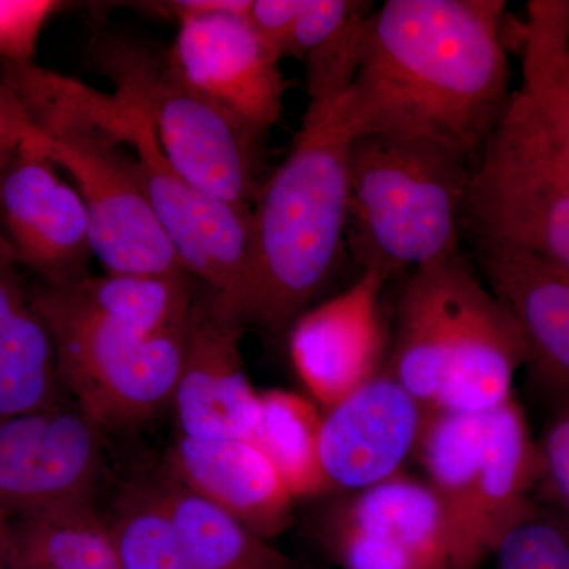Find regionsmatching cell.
<instances>
[{
	"instance_id": "cell-10",
	"label": "cell",
	"mask_w": 569,
	"mask_h": 569,
	"mask_svg": "<svg viewBox=\"0 0 569 569\" xmlns=\"http://www.w3.org/2000/svg\"><path fill=\"white\" fill-rule=\"evenodd\" d=\"M104 432L70 396L0 421V518L93 500Z\"/></svg>"
},
{
	"instance_id": "cell-34",
	"label": "cell",
	"mask_w": 569,
	"mask_h": 569,
	"mask_svg": "<svg viewBox=\"0 0 569 569\" xmlns=\"http://www.w3.org/2000/svg\"><path fill=\"white\" fill-rule=\"evenodd\" d=\"M0 569H10L9 520L0 518Z\"/></svg>"
},
{
	"instance_id": "cell-14",
	"label": "cell",
	"mask_w": 569,
	"mask_h": 569,
	"mask_svg": "<svg viewBox=\"0 0 569 569\" xmlns=\"http://www.w3.org/2000/svg\"><path fill=\"white\" fill-rule=\"evenodd\" d=\"M467 257L518 326L531 381L569 396V272L533 250L463 234Z\"/></svg>"
},
{
	"instance_id": "cell-7",
	"label": "cell",
	"mask_w": 569,
	"mask_h": 569,
	"mask_svg": "<svg viewBox=\"0 0 569 569\" xmlns=\"http://www.w3.org/2000/svg\"><path fill=\"white\" fill-rule=\"evenodd\" d=\"M62 84L82 114L133 152L157 219L187 272L222 296L242 318L250 212L209 197L178 173L164 156L148 112L132 96L100 92L69 77H62Z\"/></svg>"
},
{
	"instance_id": "cell-33",
	"label": "cell",
	"mask_w": 569,
	"mask_h": 569,
	"mask_svg": "<svg viewBox=\"0 0 569 569\" xmlns=\"http://www.w3.org/2000/svg\"><path fill=\"white\" fill-rule=\"evenodd\" d=\"M36 132L20 97L0 78V149H17Z\"/></svg>"
},
{
	"instance_id": "cell-19",
	"label": "cell",
	"mask_w": 569,
	"mask_h": 569,
	"mask_svg": "<svg viewBox=\"0 0 569 569\" xmlns=\"http://www.w3.org/2000/svg\"><path fill=\"white\" fill-rule=\"evenodd\" d=\"M67 396L31 282L0 233V421Z\"/></svg>"
},
{
	"instance_id": "cell-3",
	"label": "cell",
	"mask_w": 569,
	"mask_h": 569,
	"mask_svg": "<svg viewBox=\"0 0 569 569\" xmlns=\"http://www.w3.org/2000/svg\"><path fill=\"white\" fill-rule=\"evenodd\" d=\"M477 163L445 142L355 134L348 152L347 250L391 280L463 250Z\"/></svg>"
},
{
	"instance_id": "cell-6",
	"label": "cell",
	"mask_w": 569,
	"mask_h": 569,
	"mask_svg": "<svg viewBox=\"0 0 569 569\" xmlns=\"http://www.w3.org/2000/svg\"><path fill=\"white\" fill-rule=\"evenodd\" d=\"M31 290L51 332L63 389L104 430L141 425L171 406L187 323L142 335L86 312L61 287L31 282Z\"/></svg>"
},
{
	"instance_id": "cell-21",
	"label": "cell",
	"mask_w": 569,
	"mask_h": 569,
	"mask_svg": "<svg viewBox=\"0 0 569 569\" xmlns=\"http://www.w3.org/2000/svg\"><path fill=\"white\" fill-rule=\"evenodd\" d=\"M331 507L359 529L413 553L430 569H451L447 520L426 481L400 471L372 488L347 493Z\"/></svg>"
},
{
	"instance_id": "cell-27",
	"label": "cell",
	"mask_w": 569,
	"mask_h": 569,
	"mask_svg": "<svg viewBox=\"0 0 569 569\" xmlns=\"http://www.w3.org/2000/svg\"><path fill=\"white\" fill-rule=\"evenodd\" d=\"M372 6V2H367L302 59L306 63L307 107L336 102L350 91L361 61L362 36Z\"/></svg>"
},
{
	"instance_id": "cell-15",
	"label": "cell",
	"mask_w": 569,
	"mask_h": 569,
	"mask_svg": "<svg viewBox=\"0 0 569 569\" xmlns=\"http://www.w3.org/2000/svg\"><path fill=\"white\" fill-rule=\"evenodd\" d=\"M388 280L361 271L347 290L307 309L288 331L299 380L321 411L381 372L387 329L380 299Z\"/></svg>"
},
{
	"instance_id": "cell-25",
	"label": "cell",
	"mask_w": 569,
	"mask_h": 569,
	"mask_svg": "<svg viewBox=\"0 0 569 569\" xmlns=\"http://www.w3.org/2000/svg\"><path fill=\"white\" fill-rule=\"evenodd\" d=\"M323 411L313 400L283 391L260 392V417L252 440L279 471L296 498L332 492L321 462Z\"/></svg>"
},
{
	"instance_id": "cell-24",
	"label": "cell",
	"mask_w": 569,
	"mask_h": 569,
	"mask_svg": "<svg viewBox=\"0 0 569 569\" xmlns=\"http://www.w3.org/2000/svg\"><path fill=\"white\" fill-rule=\"evenodd\" d=\"M153 481L193 569H293L269 539L163 470Z\"/></svg>"
},
{
	"instance_id": "cell-28",
	"label": "cell",
	"mask_w": 569,
	"mask_h": 569,
	"mask_svg": "<svg viewBox=\"0 0 569 569\" xmlns=\"http://www.w3.org/2000/svg\"><path fill=\"white\" fill-rule=\"evenodd\" d=\"M493 557L498 569H569V519L538 503L505 535Z\"/></svg>"
},
{
	"instance_id": "cell-9",
	"label": "cell",
	"mask_w": 569,
	"mask_h": 569,
	"mask_svg": "<svg viewBox=\"0 0 569 569\" xmlns=\"http://www.w3.org/2000/svg\"><path fill=\"white\" fill-rule=\"evenodd\" d=\"M433 358L441 372L433 410L460 413L503 406L527 365L518 326L463 250L440 263Z\"/></svg>"
},
{
	"instance_id": "cell-29",
	"label": "cell",
	"mask_w": 569,
	"mask_h": 569,
	"mask_svg": "<svg viewBox=\"0 0 569 569\" xmlns=\"http://www.w3.org/2000/svg\"><path fill=\"white\" fill-rule=\"evenodd\" d=\"M537 441L539 503L569 519V396L556 400Z\"/></svg>"
},
{
	"instance_id": "cell-30",
	"label": "cell",
	"mask_w": 569,
	"mask_h": 569,
	"mask_svg": "<svg viewBox=\"0 0 569 569\" xmlns=\"http://www.w3.org/2000/svg\"><path fill=\"white\" fill-rule=\"evenodd\" d=\"M63 7L56 0H0V62L36 63L41 31Z\"/></svg>"
},
{
	"instance_id": "cell-32",
	"label": "cell",
	"mask_w": 569,
	"mask_h": 569,
	"mask_svg": "<svg viewBox=\"0 0 569 569\" xmlns=\"http://www.w3.org/2000/svg\"><path fill=\"white\" fill-rule=\"evenodd\" d=\"M306 3L307 0H250L247 20L277 56L284 59Z\"/></svg>"
},
{
	"instance_id": "cell-17",
	"label": "cell",
	"mask_w": 569,
	"mask_h": 569,
	"mask_svg": "<svg viewBox=\"0 0 569 569\" xmlns=\"http://www.w3.org/2000/svg\"><path fill=\"white\" fill-rule=\"evenodd\" d=\"M163 471L269 541L290 527L295 498L252 438L181 437Z\"/></svg>"
},
{
	"instance_id": "cell-11",
	"label": "cell",
	"mask_w": 569,
	"mask_h": 569,
	"mask_svg": "<svg viewBox=\"0 0 569 569\" xmlns=\"http://www.w3.org/2000/svg\"><path fill=\"white\" fill-rule=\"evenodd\" d=\"M56 168L37 132L18 146L0 178V233L33 282L77 283L91 276V227L80 193Z\"/></svg>"
},
{
	"instance_id": "cell-12",
	"label": "cell",
	"mask_w": 569,
	"mask_h": 569,
	"mask_svg": "<svg viewBox=\"0 0 569 569\" xmlns=\"http://www.w3.org/2000/svg\"><path fill=\"white\" fill-rule=\"evenodd\" d=\"M168 48L186 81L263 141L282 118V59L247 20V14L206 13L178 18Z\"/></svg>"
},
{
	"instance_id": "cell-18",
	"label": "cell",
	"mask_w": 569,
	"mask_h": 569,
	"mask_svg": "<svg viewBox=\"0 0 569 569\" xmlns=\"http://www.w3.org/2000/svg\"><path fill=\"white\" fill-rule=\"evenodd\" d=\"M538 441L512 397L490 411L485 455L459 569H478L538 507Z\"/></svg>"
},
{
	"instance_id": "cell-31",
	"label": "cell",
	"mask_w": 569,
	"mask_h": 569,
	"mask_svg": "<svg viewBox=\"0 0 569 569\" xmlns=\"http://www.w3.org/2000/svg\"><path fill=\"white\" fill-rule=\"evenodd\" d=\"M358 0H307L284 58L305 59L366 6Z\"/></svg>"
},
{
	"instance_id": "cell-22",
	"label": "cell",
	"mask_w": 569,
	"mask_h": 569,
	"mask_svg": "<svg viewBox=\"0 0 569 569\" xmlns=\"http://www.w3.org/2000/svg\"><path fill=\"white\" fill-rule=\"evenodd\" d=\"M519 44L520 91L569 174V0H530Z\"/></svg>"
},
{
	"instance_id": "cell-5",
	"label": "cell",
	"mask_w": 569,
	"mask_h": 569,
	"mask_svg": "<svg viewBox=\"0 0 569 569\" xmlns=\"http://www.w3.org/2000/svg\"><path fill=\"white\" fill-rule=\"evenodd\" d=\"M89 56L114 91L148 112L164 156L201 192L252 211L260 192L261 141L182 77L170 51L112 29L93 32Z\"/></svg>"
},
{
	"instance_id": "cell-4",
	"label": "cell",
	"mask_w": 569,
	"mask_h": 569,
	"mask_svg": "<svg viewBox=\"0 0 569 569\" xmlns=\"http://www.w3.org/2000/svg\"><path fill=\"white\" fill-rule=\"evenodd\" d=\"M0 78L31 116L41 151L73 179L88 211L93 257L107 274H189L157 219L133 152L71 103L62 74L0 62Z\"/></svg>"
},
{
	"instance_id": "cell-20",
	"label": "cell",
	"mask_w": 569,
	"mask_h": 569,
	"mask_svg": "<svg viewBox=\"0 0 569 569\" xmlns=\"http://www.w3.org/2000/svg\"><path fill=\"white\" fill-rule=\"evenodd\" d=\"M489 413L429 411L413 452L425 470L426 485L443 509L451 569H459L466 548Z\"/></svg>"
},
{
	"instance_id": "cell-8",
	"label": "cell",
	"mask_w": 569,
	"mask_h": 569,
	"mask_svg": "<svg viewBox=\"0 0 569 569\" xmlns=\"http://www.w3.org/2000/svg\"><path fill=\"white\" fill-rule=\"evenodd\" d=\"M463 234L533 250L569 272V174L520 89L475 168Z\"/></svg>"
},
{
	"instance_id": "cell-16",
	"label": "cell",
	"mask_w": 569,
	"mask_h": 569,
	"mask_svg": "<svg viewBox=\"0 0 569 569\" xmlns=\"http://www.w3.org/2000/svg\"><path fill=\"white\" fill-rule=\"evenodd\" d=\"M422 418L387 369L323 411L321 462L332 490L359 492L399 475L417 448Z\"/></svg>"
},
{
	"instance_id": "cell-1",
	"label": "cell",
	"mask_w": 569,
	"mask_h": 569,
	"mask_svg": "<svg viewBox=\"0 0 569 569\" xmlns=\"http://www.w3.org/2000/svg\"><path fill=\"white\" fill-rule=\"evenodd\" d=\"M503 0H387L373 7L348 116L355 134L445 142L478 163L512 96Z\"/></svg>"
},
{
	"instance_id": "cell-35",
	"label": "cell",
	"mask_w": 569,
	"mask_h": 569,
	"mask_svg": "<svg viewBox=\"0 0 569 569\" xmlns=\"http://www.w3.org/2000/svg\"><path fill=\"white\" fill-rule=\"evenodd\" d=\"M17 149H0V178H2L7 164L10 163L11 157H13V153L17 151Z\"/></svg>"
},
{
	"instance_id": "cell-2",
	"label": "cell",
	"mask_w": 569,
	"mask_h": 569,
	"mask_svg": "<svg viewBox=\"0 0 569 569\" xmlns=\"http://www.w3.org/2000/svg\"><path fill=\"white\" fill-rule=\"evenodd\" d=\"M353 137L347 93L307 107L290 152L261 183L250 211L246 325L288 336L335 274L347 250Z\"/></svg>"
},
{
	"instance_id": "cell-13",
	"label": "cell",
	"mask_w": 569,
	"mask_h": 569,
	"mask_svg": "<svg viewBox=\"0 0 569 569\" xmlns=\"http://www.w3.org/2000/svg\"><path fill=\"white\" fill-rule=\"evenodd\" d=\"M246 326L222 296L198 283L171 399L181 437L253 438L260 392L250 385L242 359Z\"/></svg>"
},
{
	"instance_id": "cell-23",
	"label": "cell",
	"mask_w": 569,
	"mask_h": 569,
	"mask_svg": "<svg viewBox=\"0 0 569 569\" xmlns=\"http://www.w3.org/2000/svg\"><path fill=\"white\" fill-rule=\"evenodd\" d=\"M10 569H121L93 500L9 520Z\"/></svg>"
},
{
	"instance_id": "cell-26",
	"label": "cell",
	"mask_w": 569,
	"mask_h": 569,
	"mask_svg": "<svg viewBox=\"0 0 569 569\" xmlns=\"http://www.w3.org/2000/svg\"><path fill=\"white\" fill-rule=\"evenodd\" d=\"M104 518L121 569H193L153 479L123 486Z\"/></svg>"
}]
</instances>
